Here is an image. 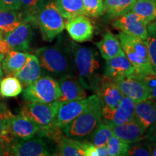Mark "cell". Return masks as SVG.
<instances>
[{
    "label": "cell",
    "instance_id": "6da1fadb",
    "mask_svg": "<svg viewBox=\"0 0 156 156\" xmlns=\"http://www.w3.org/2000/svg\"><path fill=\"white\" fill-rule=\"evenodd\" d=\"M102 122V105L96 94L91 95L86 108L67 126L62 129L68 137L81 140L90 136Z\"/></svg>",
    "mask_w": 156,
    "mask_h": 156
},
{
    "label": "cell",
    "instance_id": "7a4b0ae2",
    "mask_svg": "<svg viewBox=\"0 0 156 156\" xmlns=\"http://www.w3.org/2000/svg\"><path fill=\"white\" fill-rule=\"evenodd\" d=\"M122 50L138 75H155L150 60L147 44L142 39L120 32L118 36Z\"/></svg>",
    "mask_w": 156,
    "mask_h": 156
},
{
    "label": "cell",
    "instance_id": "3957f363",
    "mask_svg": "<svg viewBox=\"0 0 156 156\" xmlns=\"http://www.w3.org/2000/svg\"><path fill=\"white\" fill-rule=\"evenodd\" d=\"M71 46L77 76L85 88L93 90L102 77L96 75V72L100 68L97 54L93 49L77 44Z\"/></svg>",
    "mask_w": 156,
    "mask_h": 156
},
{
    "label": "cell",
    "instance_id": "277c9868",
    "mask_svg": "<svg viewBox=\"0 0 156 156\" xmlns=\"http://www.w3.org/2000/svg\"><path fill=\"white\" fill-rule=\"evenodd\" d=\"M65 23L54 1L46 0L36 15L35 25L39 28L43 39L51 42L64 30Z\"/></svg>",
    "mask_w": 156,
    "mask_h": 156
},
{
    "label": "cell",
    "instance_id": "5b68a950",
    "mask_svg": "<svg viewBox=\"0 0 156 156\" xmlns=\"http://www.w3.org/2000/svg\"><path fill=\"white\" fill-rule=\"evenodd\" d=\"M41 67L51 75L61 77L71 74L73 64L67 54L56 46H44L35 51Z\"/></svg>",
    "mask_w": 156,
    "mask_h": 156
},
{
    "label": "cell",
    "instance_id": "8992f818",
    "mask_svg": "<svg viewBox=\"0 0 156 156\" xmlns=\"http://www.w3.org/2000/svg\"><path fill=\"white\" fill-rule=\"evenodd\" d=\"M23 97L31 102L51 103L61 95L58 81L49 75L40 77L23 90Z\"/></svg>",
    "mask_w": 156,
    "mask_h": 156
},
{
    "label": "cell",
    "instance_id": "52a82bcc",
    "mask_svg": "<svg viewBox=\"0 0 156 156\" xmlns=\"http://www.w3.org/2000/svg\"><path fill=\"white\" fill-rule=\"evenodd\" d=\"M59 102H28L23 106L20 112L40 128H48L54 125Z\"/></svg>",
    "mask_w": 156,
    "mask_h": 156
},
{
    "label": "cell",
    "instance_id": "ba28073f",
    "mask_svg": "<svg viewBox=\"0 0 156 156\" xmlns=\"http://www.w3.org/2000/svg\"><path fill=\"white\" fill-rule=\"evenodd\" d=\"M113 80L119 87L123 95L130 98L136 103L150 99L149 86L140 75L134 73Z\"/></svg>",
    "mask_w": 156,
    "mask_h": 156
},
{
    "label": "cell",
    "instance_id": "9c48e42d",
    "mask_svg": "<svg viewBox=\"0 0 156 156\" xmlns=\"http://www.w3.org/2000/svg\"><path fill=\"white\" fill-rule=\"evenodd\" d=\"M93 90L100 99L102 110L113 111L119 106L123 94L113 80L103 76Z\"/></svg>",
    "mask_w": 156,
    "mask_h": 156
},
{
    "label": "cell",
    "instance_id": "30bf717a",
    "mask_svg": "<svg viewBox=\"0 0 156 156\" xmlns=\"http://www.w3.org/2000/svg\"><path fill=\"white\" fill-rule=\"evenodd\" d=\"M113 25L121 32L144 41L148 36L147 24L132 11L117 17Z\"/></svg>",
    "mask_w": 156,
    "mask_h": 156
},
{
    "label": "cell",
    "instance_id": "8fae6325",
    "mask_svg": "<svg viewBox=\"0 0 156 156\" xmlns=\"http://www.w3.org/2000/svg\"><path fill=\"white\" fill-rule=\"evenodd\" d=\"M90 101L91 96H90L82 100L59 103L54 125L60 129L65 127L86 108Z\"/></svg>",
    "mask_w": 156,
    "mask_h": 156
},
{
    "label": "cell",
    "instance_id": "7c38bea8",
    "mask_svg": "<svg viewBox=\"0 0 156 156\" xmlns=\"http://www.w3.org/2000/svg\"><path fill=\"white\" fill-rule=\"evenodd\" d=\"M10 155L48 156L51 153L47 145L40 137L28 140L16 139L9 147Z\"/></svg>",
    "mask_w": 156,
    "mask_h": 156
},
{
    "label": "cell",
    "instance_id": "4fadbf2b",
    "mask_svg": "<svg viewBox=\"0 0 156 156\" xmlns=\"http://www.w3.org/2000/svg\"><path fill=\"white\" fill-rule=\"evenodd\" d=\"M61 95L57 101L59 103L82 100L87 98L85 88L82 85L77 76L73 74L62 75L58 80Z\"/></svg>",
    "mask_w": 156,
    "mask_h": 156
},
{
    "label": "cell",
    "instance_id": "5bb4252c",
    "mask_svg": "<svg viewBox=\"0 0 156 156\" xmlns=\"http://www.w3.org/2000/svg\"><path fill=\"white\" fill-rule=\"evenodd\" d=\"M31 23L24 20L16 28L10 32L4 34V38L12 50L27 52L30 50L33 38Z\"/></svg>",
    "mask_w": 156,
    "mask_h": 156
},
{
    "label": "cell",
    "instance_id": "9a60e30c",
    "mask_svg": "<svg viewBox=\"0 0 156 156\" xmlns=\"http://www.w3.org/2000/svg\"><path fill=\"white\" fill-rule=\"evenodd\" d=\"M65 28L72 39L77 43L90 41L92 40L94 34L92 23L85 15L67 20Z\"/></svg>",
    "mask_w": 156,
    "mask_h": 156
},
{
    "label": "cell",
    "instance_id": "2e32d148",
    "mask_svg": "<svg viewBox=\"0 0 156 156\" xmlns=\"http://www.w3.org/2000/svg\"><path fill=\"white\" fill-rule=\"evenodd\" d=\"M135 103L130 98L123 95L119 106L115 110H102V122L111 125H117L132 120L134 117Z\"/></svg>",
    "mask_w": 156,
    "mask_h": 156
},
{
    "label": "cell",
    "instance_id": "e0dca14e",
    "mask_svg": "<svg viewBox=\"0 0 156 156\" xmlns=\"http://www.w3.org/2000/svg\"><path fill=\"white\" fill-rule=\"evenodd\" d=\"M40 127L23 113L14 115L9 124V132L15 139L28 140L38 134Z\"/></svg>",
    "mask_w": 156,
    "mask_h": 156
},
{
    "label": "cell",
    "instance_id": "ac0fdd59",
    "mask_svg": "<svg viewBox=\"0 0 156 156\" xmlns=\"http://www.w3.org/2000/svg\"><path fill=\"white\" fill-rule=\"evenodd\" d=\"M112 126L113 134L128 144L145 139L146 130L134 119L124 124Z\"/></svg>",
    "mask_w": 156,
    "mask_h": 156
},
{
    "label": "cell",
    "instance_id": "d6986e66",
    "mask_svg": "<svg viewBox=\"0 0 156 156\" xmlns=\"http://www.w3.org/2000/svg\"><path fill=\"white\" fill-rule=\"evenodd\" d=\"M134 73L135 72L133 66L124 52L106 60L104 77L114 80L118 77L133 75Z\"/></svg>",
    "mask_w": 156,
    "mask_h": 156
},
{
    "label": "cell",
    "instance_id": "ffe728a7",
    "mask_svg": "<svg viewBox=\"0 0 156 156\" xmlns=\"http://www.w3.org/2000/svg\"><path fill=\"white\" fill-rule=\"evenodd\" d=\"M133 119L147 131L156 122V101L147 99L135 103Z\"/></svg>",
    "mask_w": 156,
    "mask_h": 156
},
{
    "label": "cell",
    "instance_id": "44dd1931",
    "mask_svg": "<svg viewBox=\"0 0 156 156\" xmlns=\"http://www.w3.org/2000/svg\"><path fill=\"white\" fill-rule=\"evenodd\" d=\"M42 68L38 57L34 54H29L24 66L15 74L23 87H26L41 77Z\"/></svg>",
    "mask_w": 156,
    "mask_h": 156
},
{
    "label": "cell",
    "instance_id": "7402d4cb",
    "mask_svg": "<svg viewBox=\"0 0 156 156\" xmlns=\"http://www.w3.org/2000/svg\"><path fill=\"white\" fill-rule=\"evenodd\" d=\"M96 46L106 61L124 52L118 37L110 31L105 33L102 39L96 43Z\"/></svg>",
    "mask_w": 156,
    "mask_h": 156
},
{
    "label": "cell",
    "instance_id": "603a6c76",
    "mask_svg": "<svg viewBox=\"0 0 156 156\" xmlns=\"http://www.w3.org/2000/svg\"><path fill=\"white\" fill-rule=\"evenodd\" d=\"M28 52L11 50L8 54H5L2 62V69L6 75H14L22 68L28 59Z\"/></svg>",
    "mask_w": 156,
    "mask_h": 156
},
{
    "label": "cell",
    "instance_id": "cb8c5ba5",
    "mask_svg": "<svg viewBox=\"0 0 156 156\" xmlns=\"http://www.w3.org/2000/svg\"><path fill=\"white\" fill-rule=\"evenodd\" d=\"M131 11L150 24L156 20V0H136Z\"/></svg>",
    "mask_w": 156,
    "mask_h": 156
},
{
    "label": "cell",
    "instance_id": "d4e9b609",
    "mask_svg": "<svg viewBox=\"0 0 156 156\" xmlns=\"http://www.w3.org/2000/svg\"><path fill=\"white\" fill-rule=\"evenodd\" d=\"M54 2L64 19L84 15L83 0H54Z\"/></svg>",
    "mask_w": 156,
    "mask_h": 156
},
{
    "label": "cell",
    "instance_id": "484cf974",
    "mask_svg": "<svg viewBox=\"0 0 156 156\" xmlns=\"http://www.w3.org/2000/svg\"><path fill=\"white\" fill-rule=\"evenodd\" d=\"M25 20L20 10L0 11V30L3 34L10 32Z\"/></svg>",
    "mask_w": 156,
    "mask_h": 156
},
{
    "label": "cell",
    "instance_id": "4316f807",
    "mask_svg": "<svg viewBox=\"0 0 156 156\" xmlns=\"http://www.w3.org/2000/svg\"><path fill=\"white\" fill-rule=\"evenodd\" d=\"M136 0H104L105 12L110 18L122 16L132 10Z\"/></svg>",
    "mask_w": 156,
    "mask_h": 156
},
{
    "label": "cell",
    "instance_id": "83f0119b",
    "mask_svg": "<svg viewBox=\"0 0 156 156\" xmlns=\"http://www.w3.org/2000/svg\"><path fill=\"white\" fill-rule=\"evenodd\" d=\"M23 85L15 75H7L0 80V96L15 98L23 92Z\"/></svg>",
    "mask_w": 156,
    "mask_h": 156
},
{
    "label": "cell",
    "instance_id": "f1b7e54d",
    "mask_svg": "<svg viewBox=\"0 0 156 156\" xmlns=\"http://www.w3.org/2000/svg\"><path fill=\"white\" fill-rule=\"evenodd\" d=\"M113 135L111 124L102 122L91 133L90 142L96 147L106 145L108 140Z\"/></svg>",
    "mask_w": 156,
    "mask_h": 156
},
{
    "label": "cell",
    "instance_id": "f546056e",
    "mask_svg": "<svg viewBox=\"0 0 156 156\" xmlns=\"http://www.w3.org/2000/svg\"><path fill=\"white\" fill-rule=\"evenodd\" d=\"M45 2L46 0H20V11L24 15L25 20L35 25L36 15Z\"/></svg>",
    "mask_w": 156,
    "mask_h": 156
},
{
    "label": "cell",
    "instance_id": "4dcf8cb0",
    "mask_svg": "<svg viewBox=\"0 0 156 156\" xmlns=\"http://www.w3.org/2000/svg\"><path fill=\"white\" fill-rule=\"evenodd\" d=\"M129 144L126 143L115 135L112 136L106 144L108 156L126 155Z\"/></svg>",
    "mask_w": 156,
    "mask_h": 156
},
{
    "label": "cell",
    "instance_id": "1f68e13d",
    "mask_svg": "<svg viewBox=\"0 0 156 156\" xmlns=\"http://www.w3.org/2000/svg\"><path fill=\"white\" fill-rule=\"evenodd\" d=\"M84 15L90 17H98L105 12L103 0H83Z\"/></svg>",
    "mask_w": 156,
    "mask_h": 156
},
{
    "label": "cell",
    "instance_id": "d6a6232c",
    "mask_svg": "<svg viewBox=\"0 0 156 156\" xmlns=\"http://www.w3.org/2000/svg\"><path fill=\"white\" fill-rule=\"evenodd\" d=\"M13 115L5 103H0V139L10 134L9 124Z\"/></svg>",
    "mask_w": 156,
    "mask_h": 156
},
{
    "label": "cell",
    "instance_id": "836d02e7",
    "mask_svg": "<svg viewBox=\"0 0 156 156\" xmlns=\"http://www.w3.org/2000/svg\"><path fill=\"white\" fill-rule=\"evenodd\" d=\"M126 155L150 156L151 155V142L144 139L140 141L129 144Z\"/></svg>",
    "mask_w": 156,
    "mask_h": 156
},
{
    "label": "cell",
    "instance_id": "e575fe53",
    "mask_svg": "<svg viewBox=\"0 0 156 156\" xmlns=\"http://www.w3.org/2000/svg\"><path fill=\"white\" fill-rule=\"evenodd\" d=\"M145 42L147 44L150 60L156 75V34L148 33Z\"/></svg>",
    "mask_w": 156,
    "mask_h": 156
},
{
    "label": "cell",
    "instance_id": "d590c367",
    "mask_svg": "<svg viewBox=\"0 0 156 156\" xmlns=\"http://www.w3.org/2000/svg\"><path fill=\"white\" fill-rule=\"evenodd\" d=\"M20 0H0V11L20 10Z\"/></svg>",
    "mask_w": 156,
    "mask_h": 156
},
{
    "label": "cell",
    "instance_id": "8d00e7d4",
    "mask_svg": "<svg viewBox=\"0 0 156 156\" xmlns=\"http://www.w3.org/2000/svg\"><path fill=\"white\" fill-rule=\"evenodd\" d=\"M84 148L85 156H98L97 147L90 142H84Z\"/></svg>",
    "mask_w": 156,
    "mask_h": 156
},
{
    "label": "cell",
    "instance_id": "74e56055",
    "mask_svg": "<svg viewBox=\"0 0 156 156\" xmlns=\"http://www.w3.org/2000/svg\"><path fill=\"white\" fill-rule=\"evenodd\" d=\"M145 139L151 142H156V122L145 132Z\"/></svg>",
    "mask_w": 156,
    "mask_h": 156
},
{
    "label": "cell",
    "instance_id": "f35d334b",
    "mask_svg": "<svg viewBox=\"0 0 156 156\" xmlns=\"http://www.w3.org/2000/svg\"><path fill=\"white\" fill-rule=\"evenodd\" d=\"M97 149H98V156H108V150H107L106 145L97 147Z\"/></svg>",
    "mask_w": 156,
    "mask_h": 156
},
{
    "label": "cell",
    "instance_id": "ab89813d",
    "mask_svg": "<svg viewBox=\"0 0 156 156\" xmlns=\"http://www.w3.org/2000/svg\"><path fill=\"white\" fill-rule=\"evenodd\" d=\"M5 155H10V153H9V150L0 141V156Z\"/></svg>",
    "mask_w": 156,
    "mask_h": 156
},
{
    "label": "cell",
    "instance_id": "60d3db41",
    "mask_svg": "<svg viewBox=\"0 0 156 156\" xmlns=\"http://www.w3.org/2000/svg\"><path fill=\"white\" fill-rule=\"evenodd\" d=\"M150 99L156 101V83L150 87Z\"/></svg>",
    "mask_w": 156,
    "mask_h": 156
},
{
    "label": "cell",
    "instance_id": "b9f144b4",
    "mask_svg": "<svg viewBox=\"0 0 156 156\" xmlns=\"http://www.w3.org/2000/svg\"><path fill=\"white\" fill-rule=\"evenodd\" d=\"M147 31L148 33L156 34V21H153L147 25Z\"/></svg>",
    "mask_w": 156,
    "mask_h": 156
},
{
    "label": "cell",
    "instance_id": "7bdbcfd3",
    "mask_svg": "<svg viewBox=\"0 0 156 156\" xmlns=\"http://www.w3.org/2000/svg\"><path fill=\"white\" fill-rule=\"evenodd\" d=\"M151 155L156 156V142H151Z\"/></svg>",
    "mask_w": 156,
    "mask_h": 156
},
{
    "label": "cell",
    "instance_id": "ee69618b",
    "mask_svg": "<svg viewBox=\"0 0 156 156\" xmlns=\"http://www.w3.org/2000/svg\"><path fill=\"white\" fill-rule=\"evenodd\" d=\"M4 57H5V54L0 53V80L3 77V71L2 69V62Z\"/></svg>",
    "mask_w": 156,
    "mask_h": 156
}]
</instances>
